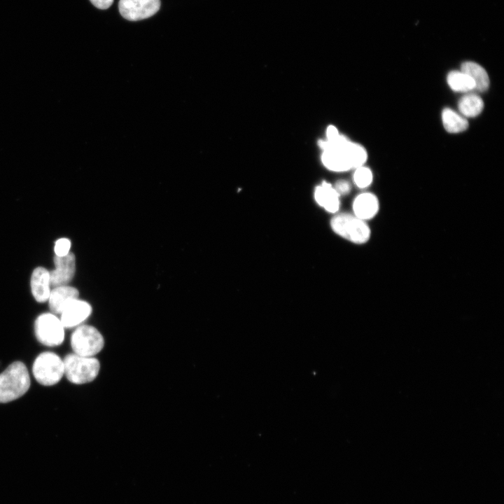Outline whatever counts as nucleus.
Listing matches in <instances>:
<instances>
[{
    "label": "nucleus",
    "instance_id": "a211bd4d",
    "mask_svg": "<svg viewBox=\"0 0 504 504\" xmlns=\"http://www.w3.org/2000/svg\"><path fill=\"white\" fill-rule=\"evenodd\" d=\"M348 150L354 169L365 164L368 158V153L363 146L350 141Z\"/></svg>",
    "mask_w": 504,
    "mask_h": 504
},
{
    "label": "nucleus",
    "instance_id": "7ed1b4c3",
    "mask_svg": "<svg viewBox=\"0 0 504 504\" xmlns=\"http://www.w3.org/2000/svg\"><path fill=\"white\" fill-rule=\"evenodd\" d=\"M330 226L337 234L356 244H365L371 237V230L367 222L354 214L336 215L332 218Z\"/></svg>",
    "mask_w": 504,
    "mask_h": 504
},
{
    "label": "nucleus",
    "instance_id": "ddd939ff",
    "mask_svg": "<svg viewBox=\"0 0 504 504\" xmlns=\"http://www.w3.org/2000/svg\"><path fill=\"white\" fill-rule=\"evenodd\" d=\"M340 195L334 187L323 181L315 188L314 199L318 205L330 213L337 212L340 208Z\"/></svg>",
    "mask_w": 504,
    "mask_h": 504
},
{
    "label": "nucleus",
    "instance_id": "423d86ee",
    "mask_svg": "<svg viewBox=\"0 0 504 504\" xmlns=\"http://www.w3.org/2000/svg\"><path fill=\"white\" fill-rule=\"evenodd\" d=\"M34 331L37 340L43 345L55 346L64 341V327L60 318L52 313L39 315L34 323Z\"/></svg>",
    "mask_w": 504,
    "mask_h": 504
},
{
    "label": "nucleus",
    "instance_id": "9b49d317",
    "mask_svg": "<svg viewBox=\"0 0 504 504\" xmlns=\"http://www.w3.org/2000/svg\"><path fill=\"white\" fill-rule=\"evenodd\" d=\"M50 271L43 267L35 268L31 274L30 286L34 299L38 302L48 300L50 293Z\"/></svg>",
    "mask_w": 504,
    "mask_h": 504
},
{
    "label": "nucleus",
    "instance_id": "0eeeda50",
    "mask_svg": "<svg viewBox=\"0 0 504 504\" xmlns=\"http://www.w3.org/2000/svg\"><path fill=\"white\" fill-rule=\"evenodd\" d=\"M160 0H120L121 15L130 21H137L155 15L160 9Z\"/></svg>",
    "mask_w": 504,
    "mask_h": 504
},
{
    "label": "nucleus",
    "instance_id": "f03ea898",
    "mask_svg": "<svg viewBox=\"0 0 504 504\" xmlns=\"http://www.w3.org/2000/svg\"><path fill=\"white\" fill-rule=\"evenodd\" d=\"M64 375L75 384L92 382L100 370V363L94 356H84L74 353L63 359Z\"/></svg>",
    "mask_w": 504,
    "mask_h": 504
},
{
    "label": "nucleus",
    "instance_id": "f3484780",
    "mask_svg": "<svg viewBox=\"0 0 504 504\" xmlns=\"http://www.w3.org/2000/svg\"><path fill=\"white\" fill-rule=\"evenodd\" d=\"M447 80L450 88L456 92H469L475 90L474 80L461 70L450 71Z\"/></svg>",
    "mask_w": 504,
    "mask_h": 504
},
{
    "label": "nucleus",
    "instance_id": "39448f33",
    "mask_svg": "<svg viewBox=\"0 0 504 504\" xmlns=\"http://www.w3.org/2000/svg\"><path fill=\"white\" fill-rule=\"evenodd\" d=\"M71 346L76 354L94 356L104 348V339L95 327L80 325L71 334Z\"/></svg>",
    "mask_w": 504,
    "mask_h": 504
},
{
    "label": "nucleus",
    "instance_id": "20e7f679",
    "mask_svg": "<svg viewBox=\"0 0 504 504\" xmlns=\"http://www.w3.org/2000/svg\"><path fill=\"white\" fill-rule=\"evenodd\" d=\"M32 372L41 385L52 386L64 374L63 360L53 352H43L35 359Z\"/></svg>",
    "mask_w": 504,
    "mask_h": 504
},
{
    "label": "nucleus",
    "instance_id": "f8f14e48",
    "mask_svg": "<svg viewBox=\"0 0 504 504\" xmlns=\"http://www.w3.org/2000/svg\"><path fill=\"white\" fill-rule=\"evenodd\" d=\"M78 290L67 285L55 287L50 290L48 304L52 314H61L65 306L71 300L78 298Z\"/></svg>",
    "mask_w": 504,
    "mask_h": 504
},
{
    "label": "nucleus",
    "instance_id": "6ab92c4d",
    "mask_svg": "<svg viewBox=\"0 0 504 504\" xmlns=\"http://www.w3.org/2000/svg\"><path fill=\"white\" fill-rule=\"evenodd\" d=\"M353 178L358 188L365 189L371 185L373 174L370 168L363 165L355 169Z\"/></svg>",
    "mask_w": 504,
    "mask_h": 504
},
{
    "label": "nucleus",
    "instance_id": "f257e3e1",
    "mask_svg": "<svg viewBox=\"0 0 504 504\" xmlns=\"http://www.w3.org/2000/svg\"><path fill=\"white\" fill-rule=\"evenodd\" d=\"M29 386L30 377L25 365L20 361L13 363L0 374V402L19 398Z\"/></svg>",
    "mask_w": 504,
    "mask_h": 504
},
{
    "label": "nucleus",
    "instance_id": "aec40b11",
    "mask_svg": "<svg viewBox=\"0 0 504 504\" xmlns=\"http://www.w3.org/2000/svg\"><path fill=\"white\" fill-rule=\"evenodd\" d=\"M71 241L67 238H60L55 241L54 251L56 256H64L69 253Z\"/></svg>",
    "mask_w": 504,
    "mask_h": 504
},
{
    "label": "nucleus",
    "instance_id": "6e6552de",
    "mask_svg": "<svg viewBox=\"0 0 504 504\" xmlns=\"http://www.w3.org/2000/svg\"><path fill=\"white\" fill-rule=\"evenodd\" d=\"M92 313V307L86 301L78 298L70 301L61 312L60 321L64 328L80 326Z\"/></svg>",
    "mask_w": 504,
    "mask_h": 504
},
{
    "label": "nucleus",
    "instance_id": "9d476101",
    "mask_svg": "<svg viewBox=\"0 0 504 504\" xmlns=\"http://www.w3.org/2000/svg\"><path fill=\"white\" fill-rule=\"evenodd\" d=\"M354 215L367 221L376 216L379 211V201L377 197L369 192L358 195L353 202Z\"/></svg>",
    "mask_w": 504,
    "mask_h": 504
},
{
    "label": "nucleus",
    "instance_id": "dca6fc26",
    "mask_svg": "<svg viewBox=\"0 0 504 504\" xmlns=\"http://www.w3.org/2000/svg\"><path fill=\"white\" fill-rule=\"evenodd\" d=\"M484 108L482 99L476 94L468 93L458 102L460 113L465 118H474L479 115Z\"/></svg>",
    "mask_w": 504,
    "mask_h": 504
},
{
    "label": "nucleus",
    "instance_id": "412c9836",
    "mask_svg": "<svg viewBox=\"0 0 504 504\" xmlns=\"http://www.w3.org/2000/svg\"><path fill=\"white\" fill-rule=\"evenodd\" d=\"M334 188L339 195H346L350 191L351 186L348 181L345 180H340L335 183Z\"/></svg>",
    "mask_w": 504,
    "mask_h": 504
},
{
    "label": "nucleus",
    "instance_id": "1a4fd4ad",
    "mask_svg": "<svg viewBox=\"0 0 504 504\" xmlns=\"http://www.w3.org/2000/svg\"><path fill=\"white\" fill-rule=\"evenodd\" d=\"M55 269L50 272L51 286L56 287L66 285L73 279L76 272V258L69 252L64 256H55Z\"/></svg>",
    "mask_w": 504,
    "mask_h": 504
},
{
    "label": "nucleus",
    "instance_id": "2eb2a0df",
    "mask_svg": "<svg viewBox=\"0 0 504 504\" xmlns=\"http://www.w3.org/2000/svg\"><path fill=\"white\" fill-rule=\"evenodd\" d=\"M442 120L444 129L449 133H461L468 127L467 118L450 108L443 109Z\"/></svg>",
    "mask_w": 504,
    "mask_h": 504
},
{
    "label": "nucleus",
    "instance_id": "4468645a",
    "mask_svg": "<svg viewBox=\"0 0 504 504\" xmlns=\"http://www.w3.org/2000/svg\"><path fill=\"white\" fill-rule=\"evenodd\" d=\"M461 70L474 80L476 90L479 92L487 90L490 80L484 67L474 62H465L461 64Z\"/></svg>",
    "mask_w": 504,
    "mask_h": 504
},
{
    "label": "nucleus",
    "instance_id": "4be33fe9",
    "mask_svg": "<svg viewBox=\"0 0 504 504\" xmlns=\"http://www.w3.org/2000/svg\"><path fill=\"white\" fill-rule=\"evenodd\" d=\"M91 3L97 8L99 9H106L109 8L113 2V0H90Z\"/></svg>",
    "mask_w": 504,
    "mask_h": 504
},
{
    "label": "nucleus",
    "instance_id": "5701e85b",
    "mask_svg": "<svg viewBox=\"0 0 504 504\" xmlns=\"http://www.w3.org/2000/svg\"><path fill=\"white\" fill-rule=\"evenodd\" d=\"M340 134L338 132V130L336 127L334 125H330L328 127L326 130V136L328 141H332L337 138Z\"/></svg>",
    "mask_w": 504,
    "mask_h": 504
}]
</instances>
